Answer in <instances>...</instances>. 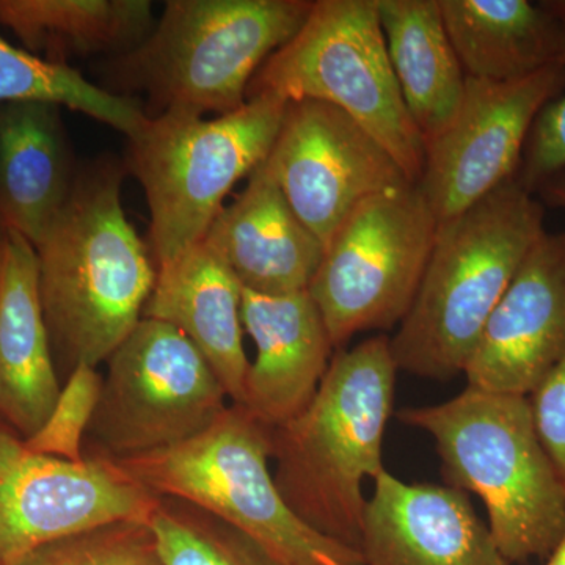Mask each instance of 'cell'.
Here are the masks:
<instances>
[{
  "instance_id": "obj_21",
  "label": "cell",
  "mask_w": 565,
  "mask_h": 565,
  "mask_svg": "<svg viewBox=\"0 0 565 565\" xmlns=\"http://www.w3.org/2000/svg\"><path fill=\"white\" fill-rule=\"evenodd\" d=\"M467 77L511 82L564 65L565 20L555 2L438 0Z\"/></svg>"
},
{
  "instance_id": "obj_7",
  "label": "cell",
  "mask_w": 565,
  "mask_h": 565,
  "mask_svg": "<svg viewBox=\"0 0 565 565\" xmlns=\"http://www.w3.org/2000/svg\"><path fill=\"white\" fill-rule=\"evenodd\" d=\"M286 107L263 95L215 118L163 114L128 139V170L150 207L156 267L202 243L234 185L266 161Z\"/></svg>"
},
{
  "instance_id": "obj_27",
  "label": "cell",
  "mask_w": 565,
  "mask_h": 565,
  "mask_svg": "<svg viewBox=\"0 0 565 565\" xmlns=\"http://www.w3.org/2000/svg\"><path fill=\"white\" fill-rule=\"evenodd\" d=\"M102 390L103 375L96 367L77 364L62 386L46 423L24 444L39 455L58 457L68 462L84 460L82 441L95 416Z\"/></svg>"
},
{
  "instance_id": "obj_30",
  "label": "cell",
  "mask_w": 565,
  "mask_h": 565,
  "mask_svg": "<svg viewBox=\"0 0 565 565\" xmlns=\"http://www.w3.org/2000/svg\"><path fill=\"white\" fill-rule=\"evenodd\" d=\"M535 196L541 200L544 206L565 210V173L546 182L544 188H542Z\"/></svg>"
},
{
  "instance_id": "obj_9",
  "label": "cell",
  "mask_w": 565,
  "mask_h": 565,
  "mask_svg": "<svg viewBox=\"0 0 565 565\" xmlns=\"http://www.w3.org/2000/svg\"><path fill=\"white\" fill-rule=\"evenodd\" d=\"M438 221L415 182L360 204L327 244L308 286L334 351L399 326L414 303Z\"/></svg>"
},
{
  "instance_id": "obj_31",
  "label": "cell",
  "mask_w": 565,
  "mask_h": 565,
  "mask_svg": "<svg viewBox=\"0 0 565 565\" xmlns=\"http://www.w3.org/2000/svg\"><path fill=\"white\" fill-rule=\"evenodd\" d=\"M544 565H565V530L555 548L546 557Z\"/></svg>"
},
{
  "instance_id": "obj_19",
  "label": "cell",
  "mask_w": 565,
  "mask_h": 565,
  "mask_svg": "<svg viewBox=\"0 0 565 565\" xmlns=\"http://www.w3.org/2000/svg\"><path fill=\"white\" fill-rule=\"evenodd\" d=\"M61 390L39 256L25 237L7 230L0 239V416L28 440L46 423Z\"/></svg>"
},
{
  "instance_id": "obj_10",
  "label": "cell",
  "mask_w": 565,
  "mask_h": 565,
  "mask_svg": "<svg viewBox=\"0 0 565 565\" xmlns=\"http://www.w3.org/2000/svg\"><path fill=\"white\" fill-rule=\"evenodd\" d=\"M88 434L92 455L126 459L192 440L228 408L196 345L170 323L141 318L106 360Z\"/></svg>"
},
{
  "instance_id": "obj_4",
  "label": "cell",
  "mask_w": 565,
  "mask_h": 565,
  "mask_svg": "<svg viewBox=\"0 0 565 565\" xmlns=\"http://www.w3.org/2000/svg\"><path fill=\"white\" fill-rule=\"evenodd\" d=\"M396 416L433 437L448 486L481 498L509 564L548 557L565 530V486L527 396L467 385L445 403L404 407Z\"/></svg>"
},
{
  "instance_id": "obj_6",
  "label": "cell",
  "mask_w": 565,
  "mask_h": 565,
  "mask_svg": "<svg viewBox=\"0 0 565 565\" xmlns=\"http://www.w3.org/2000/svg\"><path fill=\"white\" fill-rule=\"evenodd\" d=\"M114 462L158 497L236 527L280 565H364L359 550L318 533L286 503L270 470L269 427L241 405L192 440Z\"/></svg>"
},
{
  "instance_id": "obj_25",
  "label": "cell",
  "mask_w": 565,
  "mask_h": 565,
  "mask_svg": "<svg viewBox=\"0 0 565 565\" xmlns=\"http://www.w3.org/2000/svg\"><path fill=\"white\" fill-rule=\"evenodd\" d=\"M148 525L163 565H280L236 527L178 498H159Z\"/></svg>"
},
{
  "instance_id": "obj_28",
  "label": "cell",
  "mask_w": 565,
  "mask_h": 565,
  "mask_svg": "<svg viewBox=\"0 0 565 565\" xmlns=\"http://www.w3.org/2000/svg\"><path fill=\"white\" fill-rule=\"evenodd\" d=\"M565 20V0L555 2ZM565 68V61H564ZM565 173V88L545 104L527 134L515 180L527 192H537L553 178Z\"/></svg>"
},
{
  "instance_id": "obj_17",
  "label": "cell",
  "mask_w": 565,
  "mask_h": 565,
  "mask_svg": "<svg viewBox=\"0 0 565 565\" xmlns=\"http://www.w3.org/2000/svg\"><path fill=\"white\" fill-rule=\"evenodd\" d=\"M248 291L288 296L308 291L326 247L282 195L262 163L204 236Z\"/></svg>"
},
{
  "instance_id": "obj_18",
  "label": "cell",
  "mask_w": 565,
  "mask_h": 565,
  "mask_svg": "<svg viewBox=\"0 0 565 565\" xmlns=\"http://www.w3.org/2000/svg\"><path fill=\"white\" fill-rule=\"evenodd\" d=\"M243 285L204 241L156 267L145 319L170 323L196 345L232 404L244 403L250 360L244 349Z\"/></svg>"
},
{
  "instance_id": "obj_11",
  "label": "cell",
  "mask_w": 565,
  "mask_h": 565,
  "mask_svg": "<svg viewBox=\"0 0 565 565\" xmlns=\"http://www.w3.org/2000/svg\"><path fill=\"white\" fill-rule=\"evenodd\" d=\"M159 498L109 457L39 455L0 426V565L110 523H148Z\"/></svg>"
},
{
  "instance_id": "obj_15",
  "label": "cell",
  "mask_w": 565,
  "mask_h": 565,
  "mask_svg": "<svg viewBox=\"0 0 565 565\" xmlns=\"http://www.w3.org/2000/svg\"><path fill=\"white\" fill-rule=\"evenodd\" d=\"M359 552L364 565H511L467 492L386 470L367 498Z\"/></svg>"
},
{
  "instance_id": "obj_16",
  "label": "cell",
  "mask_w": 565,
  "mask_h": 565,
  "mask_svg": "<svg viewBox=\"0 0 565 565\" xmlns=\"http://www.w3.org/2000/svg\"><path fill=\"white\" fill-rule=\"evenodd\" d=\"M241 316L256 348L241 407L273 429L310 405L334 348L308 291L264 296L243 289Z\"/></svg>"
},
{
  "instance_id": "obj_8",
  "label": "cell",
  "mask_w": 565,
  "mask_h": 565,
  "mask_svg": "<svg viewBox=\"0 0 565 565\" xmlns=\"http://www.w3.org/2000/svg\"><path fill=\"white\" fill-rule=\"evenodd\" d=\"M345 111L418 182L424 139L394 77L375 0H316L291 41L274 52L247 92Z\"/></svg>"
},
{
  "instance_id": "obj_14",
  "label": "cell",
  "mask_w": 565,
  "mask_h": 565,
  "mask_svg": "<svg viewBox=\"0 0 565 565\" xmlns=\"http://www.w3.org/2000/svg\"><path fill=\"white\" fill-rule=\"evenodd\" d=\"M564 356L565 232H545L487 321L463 374L468 386L530 396Z\"/></svg>"
},
{
  "instance_id": "obj_1",
  "label": "cell",
  "mask_w": 565,
  "mask_h": 565,
  "mask_svg": "<svg viewBox=\"0 0 565 565\" xmlns=\"http://www.w3.org/2000/svg\"><path fill=\"white\" fill-rule=\"evenodd\" d=\"M397 371L386 334L341 349L302 414L269 429L275 484L286 503L318 533L355 550L364 481L385 471Z\"/></svg>"
},
{
  "instance_id": "obj_23",
  "label": "cell",
  "mask_w": 565,
  "mask_h": 565,
  "mask_svg": "<svg viewBox=\"0 0 565 565\" xmlns=\"http://www.w3.org/2000/svg\"><path fill=\"white\" fill-rule=\"evenodd\" d=\"M154 24L148 0H0V25L25 51L65 65L70 58L128 54Z\"/></svg>"
},
{
  "instance_id": "obj_5",
  "label": "cell",
  "mask_w": 565,
  "mask_h": 565,
  "mask_svg": "<svg viewBox=\"0 0 565 565\" xmlns=\"http://www.w3.org/2000/svg\"><path fill=\"white\" fill-rule=\"evenodd\" d=\"M311 0H169L150 35L104 63V90L147 95L148 118L225 115L310 17Z\"/></svg>"
},
{
  "instance_id": "obj_24",
  "label": "cell",
  "mask_w": 565,
  "mask_h": 565,
  "mask_svg": "<svg viewBox=\"0 0 565 565\" xmlns=\"http://www.w3.org/2000/svg\"><path fill=\"white\" fill-rule=\"evenodd\" d=\"M13 103L68 107L117 129L128 139L150 120L140 98L104 90L73 66L13 46L0 33V104Z\"/></svg>"
},
{
  "instance_id": "obj_20",
  "label": "cell",
  "mask_w": 565,
  "mask_h": 565,
  "mask_svg": "<svg viewBox=\"0 0 565 565\" xmlns=\"http://www.w3.org/2000/svg\"><path fill=\"white\" fill-rule=\"evenodd\" d=\"M73 152L54 104H0V225L36 247L68 202Z\"/></svg>"
},
{
  "instance_id": "obj_12",
  "label": "cell",
  "mask_w": 565,
  "mask_h": 565,
  "mask_svg": "<svg viewBox=\"0 0 565 565\" xmlns=\"http://www.w3.org/2000/svg\"><path fill=\"white\" fill-rule=\"evenodd\" d=\"M564 88V65L511 82L467 77L455 117L426 143L416 182L438 222L515 180L535 117Z\"/></svg>"
},
{
  "instance_id": "obj_13",
  "label": "cell",
  "mask_w": 565,
  "mask_h": 565,
  "mask_svg": "<svg viewBox=\"0 0 565 565\" xmlns=\"http://www.w3.org/2000/svg\"><path fill=\"white\" fill-rule=\"evenodd\" d=\"M264 163L323 247L360 204L412 182L363 126L338 107L311 99L288 103Z\"/></svg>"
},
{
  "instance_id": "obj_26",
  "label": "cell",
  "mask_w": 565,
  "mask_h": 565,
  "mask_svg": "<svg viewBox=\"0 0 565 565\" xmlns=\"http://www.w3.org/2000/svg\"><path fill=\"white\" fill-rule=\"evenodd\" d=\"M13 565H163L150 525L118 522L33 550Z\"/></svg>"
},
{
  "instance_id": "obj_22",
  "label": "cell",
  "mask_w": 565,
  "mask_h": 565,
  "mask_svg": "<svg viewBox=\"0 0 565 565\" xmlns=\"http://www.w3.org/2000/svg\"><path fill=\"white\" fill-rule=\"evenodd\" d=\"M375 6L394 77L426 145L455 117L467 74L438 0H375Z\"/></svg>"
},
{
  "instance_id": "obj_3",
  "label": "cell",
  "mask_w": 565,
  "mask_h": 565,
  "mask_svg": "<svg viewBox=\"0 0 565 565\" xmlns=\"http://www.w3.org/2000/svg\"><path fill=\"white\" fill-rule=\"evenodd\" d=\"M545 230V206L512 180L438 222L411 310L390 338L397 370L451 381L476 345L527 252Z\"/></svg>"
},
{
  "instance_id": "obj_29",
  "label": "cell",
  "mask_w": 565,
  "mask_h": 565,
  "mask_svg": "<svg viewBox=\"0 0 565 565\" xmlns=\"http://www.w3.org/2000/svg\"><path fill=\"white\" fill-rule=\"evenodd\" d=\"M527 399L539 438L565 486V356Z\"/></svg>"
},
{
  "instance_id": "obj_2",
  "label": "cell",
  "mask_w": 565,
  "mask_h": 565,
  "mask_svg": "<svg viewBox=\"0 0 565 565\" xmlns=\"http://www.w3.org/2000/svg\"><path fill=\"white\" fill-rule=\"evenodd\" d=\"M122 169L77 172L68 202L36 245L51 345L71 371L106 362L141 321L156 281L150 248L122 211Z\"/></svg>"
},
{
  "instance_id": "obj_32",
  "label": "cell",
  "mask_w": 565,
  "mask_h": 565,
  "mask_svg": "<svg viewBox=\"0 0 565 565\" xmlns=\"http://www.w3.org/2000/svg\"><path fill=\"white\" fill-rule=\"evenodd\" d=\"M6 232H7V230L3 228L2 225H0V239H2L3 233H6Z\"/></svg>"
}]
</instances>
